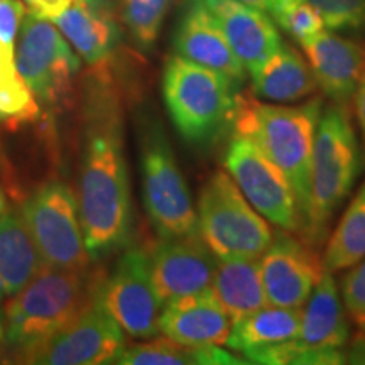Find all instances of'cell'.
Here are the masks:
<instances>
[{"instance_id": "obj_1", "label": "cell", "mask_w": 365, "mask_h": 365, "mask_svg": "<svg viewBox=\"0 0 365 365\" xmlns=\"http://www.w3.org/2000/svg\"><path fill=\"white\" fill-rule=\"evenodd\" d=\"M80 220L90 259H102L130 239L129 168L117 100L107 90L86 100L80 170Z\"/></svg>"}, {"instance_id": "obj_2", "label": "cell", "mask_w": 365, "mask_h": 365, "mask_svg": "<svg viewBox=\"0 0 365 365\" xmlns=\"http://www.w3.org/2000/svg\"><path fill=\"white\" fill-rule=\"evenodd\" d=\"M98 291L86 271L43 269L7 299L4 352L16 362H26L31 354L91 307Z\"/></svg>"}, {"instance_id": "obj_3", "label": "cell", "mask_w": 365, "mask_h": 365, "mask_svg": "<svg viewBox=\"0 0 365 365\" xmlns=\"http://www.w3.org/2000/svg\"><path fill=\"white\" fill-rule=\"evenodd\" d=\"M322 110V98L287 105L240 97L234 118V132L250 137L289 180L303 228L308 210L314 137Z\"/></svg>"}, {"instance_id": "obj_4", "label": "cell", "mask_w": 365, "mask_h": 365, "mask_svg": "<svg viewBox=\"0 0 365 365\" xmlns=\"http://www.w3.org/2000/svg\"><path fill=\"white\" fill-rule=\"evenodd\" d=\"M362 159L346 105L323 108L309 171V198L301 239L313 249L328 237L330 222L352 191Z\"/></svg>"}, {"instance_id": "obj_5", "label": "cell", "mask_w": 365, "mask_h": 365, "mask_svg": "<svg viewBox=\"0 0 365 365\" xmlns=\"http://www.w3.org/2000/svg\"><path fill=\"white\" fill-rule=\"evenodd\" d=\"M163 95L176 130L196 145L213 143L234 125L240 98L237 85L225 75L180 54L168 59Z\"/></svg>"}, {"instance_id": "obj_6", "label": "cell", "mask_w": 365, "mask_h": 365, "mask_svg": "<svg viewBox=\"0 0 365 365\" xmlns=\"http://www.w3.org/2000/svg\"><path fill=\"white\" fill-rule=\"evenodd\" d=\"M140 176L145 212L159 237L198 232V217L185 176L163 125L143 117L139 124Z\"/></svg>"}, {"instance_id": "obj_7", "label": "cell", "mask_w": 365, "mask_h": 365, "mask_svg": "<svg viewBox=\"0 0 365 365\" xmlns=\"http://www.w3.org/2000/svg\"><path fill=\"white\" fill-rule=\"evenodd\" d=\"M196 217L200 234L218 259H259L272 242L269 222L225 171H217L205 182Z\"/></svg>"}, {"instance_id": "obj_8", "label": "cell", "mask_w": 365, "mask_h": 365, "mask_svg": "<svg viewBox=\"0 0 365 365\" xmlns=\"http://www.w3.org/2000/svg\"><path fill=\"white\" fill-rule=\"evenodd\" d=\"M345 307L333 272L323 271L303 307L299 335L286 344L250 355V364L336 365L345 364L344 346L350 336Z\"/></svg>"}, {"instance_id": "obj_9", "label": "cell", "mask_w": 365, "mask_h": 365, "mask_svg": "<svg viewBox=\"0 0 365 365\" xmlns=\"http://www.w3.org/2000/svg\"><path fill=\"white\" fill-rule=\"evenodd\" d=\"M21 213L46 267L88 269L91 259L71 188L58 181L48 182L27 200Z\"/></svg>"}, {"instance_id": "obj_10", "label": "cell", "mask_w": 365, "mask_h": 365, "mask_svg": "<svg viewBox=\"0 0 365 365\" xmlns=\"http://www.w3.org/2000/svg\"><path fill=\"white\" fill-rule=\"evenodd\" d=\"M223 164L249 203L267 222L281 230L301 234L303 220L293 186L250 137L234 132Z\"/></svg>"}, {"instance_id": "obj_11", "label": "cell", "mask_w": 365, "mask_h": 365, "mask_svg": "<svg viewBox=\"0 0 365 365\" xmlns=\"http://www.w3.org/2000/svg\"><path fill=\"white\" fill-rule=\"evenodd\" d=\"M16 65L34 97L53 105L70 90L73 78L80 71V58L51 21L29 12L19 29Z\"/></svg>"}, {"instance_id": "obj_12", "label": "cell", "mask_w": 365, "mask_h": 365, "mask_svg": "<svg viewBox=\"0 0 365 365\" xmlns=\"http://www.w3.org/2000/svg\"><path fill=\"white\" fill-rule=\"evenodd\" d=\"M100 304L132 339L158 336L164 308L154 286L149 254L129 249L98 291Z\"/></svg>"}, {"instance_id": "obj_13", "label": "cell", "mask_w": 365, "mask_h": 365, "mask_svg": "<svg viewBox=\"0 0 365 365\" xmlns=\"http://www.w3.org/2000/svg\"><path fill=\"white\" fill-rule=\"evenodd\" d=\"M125 346V331L98 298L78 318L26 359L39 365L113 364Z\"/></svg>"}, {"instance_id": "obj_14", "label": "cell", "mask_w": 365, "mask_h": 365, "mask_svg": "<svg viewBox=\"0 0 365 365\" xmlns=\"http://www.w3.org/2000/svg\"><path fill=\"white\" fill-rule=\"evenodd\" d=\"M259 267L269 303L284 308H303L325 271L317 249L281 228L259 257Z\"/></svg>"}, {"instance_id": "obj_15", "label": "cell", "mask_w": 365, "mask_h": 365, "mask_svg": "<svg viewBox=\"0 0 365 365\" xmlns=\"http://www.w3.org/2000/svg\"><path fill=\"white\" fill-rule=\"evenodd\" d=\"M154 286L163 303L212 287L218 257L202 234L161 237L149 254Z\"/></svg>"}, {"instance_id": "obj_16", "label": "cell", "mask_w": 365, "mask_h": 365, "mask_svg": "<svg viewBox=\"0 0 365 365\" xmlns=\"http://www.w3.org/2000/svg\"><path fill=\"white\" fill-rule=\"evenodd\" d=\"M175 48L180 56L196 65L225 75L239 86L245 78V68L230 48L205 0H186L175 34Z\"/></svg>"}, {"instance_id": "obj_17", "label": "cell", "mask_w": 365, "mask_h": 365, "mask_svg": "<svg viewBox=\"0 0 365 365\" xmlns=\"http://www.w3.org/2000/svg\"><path fill=\"white\" fill-rule=\"evenodd\" d=\"M299 44L323 93L336 105L349 103L365 70L364 46L325 29Z\"/></svg>"}, {"instance_id": "obj_18", "label": "cell", "mask_w": 365, "mask_h": 365, "mask_svg": "<svg viewBox=\"0 0 365 365\" xmlns=\"http://www.w3.org/2000/svg\"><path fill=\"white\" fill-rule=\"evenodd\" d=\"M159 330L178 344L195 346L227 345L232 319L212 289L182 296L164 304Z\"/></svg>"}, {"instance_id": "obj_19", "label": "cell", "mask_w": 365, "mask_h": 365, "mask_svg": "<svg viewBox=\"0 0 365 365\" xmlns=\"http://www.w3.org/2000/svg\"><path fill=\"white\" fill-rule=\"evenodd\" d=\"M245 71L254 73L282 44L267 12L240 0H205Z\"/></svg>"}, {"instance_id": "obj_20", "label": "cell", "mask_w": 365, "mask_h": 365, "mask_svg": "<svg viewBox=\"0 0 365 365\" xmlns=\"http://www.w3.org/2000/svg\"><path fill=\"white\" fill-rule=\"evenodd\" d=\"M54 24L88 65L107 61L120 41V26L112 0H73Z\"/></svg>"}, {"instance_id": "obj_21", "label": "cell", "mask_w": 365, "mask_h": 365, "mask_svg": "<svg viewBox=\"0 0 365 365\" xmlns=\"http://www.w3.org/2000/svg\"><path fill=\"white\" fill-rule=\"evenodd\" d=\"M250 76L254 97L269 103L301 102L318 88L308 59L287 44H281Z\"/></svg>"}, {"instance_id": "obj_22", "label": "cell", "mask_w": 365, "mask_h": 365, "mask_svg": "<svg viewBox=\"0 0 365 365\" xmlns=\"http://www.w3.org/2000/svg\"><path fill=\"white\" fill-rule=\"evenodd\" d=\"M46 269L24 217L16 210L0 215V303L12 298Z\"/></svg>"}, {"instance_id": "obj_23", "label": "cell", "mask_w": 365, "mask_h": 365, "mask_svg": "<svg viewBox=\"0 0 365 365\" xmlns=\"http://www.w3.org/2000/svg\"><path fill=\"white\" fill-rule=\"evenodd\" d=\"M210 289L230 317L232 323L271 304L264 289L259 259H218Z\"/></svg>"}, {"instance_id": "obj_24", "label": "cell", "mask_w": 365, "mask_h": 365, "mask_svg": "<svg viewBox=\"0 0 365 365\" xmlns=\"http://www.w3.org/2000/svg\"><path fill=\"white\" fill-rule=\"evenodd\" d=\"M301 317L303 308L267 304L232 323L227 346L249 359L255 352L294 340L299 335Z\"/></svg>"}, {"instance_id": "obj_25", "label": "cell", "mask_w": 365, "mask_h": 365, "mask_svg": "<svg viewBox=\"0 0 365 365\" xmlns=\"http://www.w3.org/2000/svg\"><path fill=\"white\" fill-rule=\"evenodd\" d=\"M113 364L122 365H228L249 364L247 360L225 352L222 346H188L168 339H156L145 344L124 346Z\"/></svg>"}, {"instance_id": "obj_26", "label": "cell", "mask_w": 365, "mask_h": 365, "mask_svg": "<svg viewBox=\"0 0 365 365\" xmlns=\"http://www.w3.org/2000/svg\"><path fill=\"white\" fill-rule=\"evenodd\" d=\"M365 259V181L352 203L341 215L339 225L328 237L323 252V267L339 272Z\"/></svg>"}, {"instance_id": "obj_27", "label": "cell", "mask_w": 365, "mask_h": 365, "mask_svg": "<svg viewBox=\"0 0 365 365\" xmlns=\"http://www.w3.org/2000/svg\"><path fill=\"white\" fill-rule=\"evenodd\" d=\"M173 0H122V19L140 48L156 43Z\"/></svg>"}, {"instance_id": "obj_28", "label": "cell", "mask_w": 365, "mask_h": 365, "mask_svg": "<svg viewBox=\"0 0 365 365\" xmlns=\"http://www.w3.org/2000/svg\"><path fill=\"white\" fill-rule=\"evenodd\" d=\"M269 14L296 41H304L325 29L319 12L307 0H272Z\"/></svg>"}, {"instance_id": "obj_29", "label": "cell", "mask_w": 365, "mask_h": 365, "mask_svg": "<svg viewBox=\"0 0 365 365\" xmlns=\"http://www.w3.org/2000/svg\"><path fill=\"white\" fill-rule=\"evenodd\" d=\"M24 16L26 7L22 0L0 2V86L17 76L16 41Z\"/></svg>"}, {"instance_id": "obj_30", "label": "cell", "mask_w": 365, "mask_h": 365, "mask_svg": "<svg viewBox=\"0 0 365 365\" xmlns=\"http://www.w3.org/2000/svg\"><path fill=\"white\" fill-rule=\"evenodd\" d=\"M39 115L38 98L31 91L26 81L17 76L4 86H0V118L7 122H29Z\"/></svg>"}, {"instance_id": "obj_31", "label": "cell", "mask_w": 365, "mask_h": 365, "mask_svg": "<svg viewBox=\"0 0 365 365\" xmlns=\"http://www.w3.org/2000/svg\"><path fill=\"white\" fill-rule=\"evenodd\" d=\"M331 31H357L365 26V0H307Z\"/></svg>"}, {"instance_id": "obj_32", "label": "cell", "mask_w": 365, "mask_h": 365, "mask_svg": "<svg viewBox=\"0 0 365 365\" xmlns=\"http://www.w3.org/2000/svg\"><path fill=\"white\" fill-rule=\"evenodd\" d=\"M341 281V298L345 312L359 327L365 325V259L350 267Z\"/></svg>"}, {"instance_id": "obj_33", "label": "cell", "mask_w": 365, "mask_h": 365, "mask_svg": "<svg viewBox=\"0 0 365 365\" xmlns=\"http://www.w3.org/2000/svg\"><path fill=\"white\" fill-rule=\"evenodd\" d=\"M22 2L29 7L31 14L54 22L71 6L73 0H22Z\"/></svg>"}, {"instance_id": "obj_34", "label": "cell", "mask_w": 365, "mask_h": 365, "mask_svg": "<svg viewBox=\"0 0 365 365\" xmlns=\"http://www.w3.org/2000/svg\"><path fill=\"white\" fill-rule=\"evenodd\" d=\"M354 107H355V117H357V122L365 140V70L362 71V75H360L357 88H355Z\"/></svg>"}, {"instance_id": "obj_35", "label": "cell", "mask_w": 365, "mask_h": 365, "mask_svg": "<svg viewBox=\"0 0 365 365\" xmlns=\"http://www.w3.org/2000/svg\"><path fill=\"white\" fill-rule=\"evenodd\" d=\"M240 2L247 4V6H252L255 9H261V11L267 14L271 11V6H272V0H240Z\"/></svg>"}, {"instance_id": "obj_36", "label": "cell", "mask_w": 365, "mask_h": 365, "mask_svg": "<svg viewBox=\"0 0 365 365\" xmlns=\"http://www.w3.org/2000/svg\"><path fill=\"white\" fill-rule=\"evenodd\" d=\"M4 344H6V314L4 309L0 308V357L4 352Z\"/></svg>"}, {"instance_id": "obj_37", "label": "cell", "mask_w": 365, "mask_h": 365, "mask_svg": "<svg viewBox=\"0 0 365 365\" xmlns=\"http://www.w3.org/2000/svg\"><path fill=\"white\" fill-rule=\"evenodd\" d=\"M7 210V202H6V195H4V191L0 190V215H2L4 212Z\"/></svg>"}, {"instance_id": "obj_38", "label": "cell", "mask_w": 365, "mask_h": 365, "mask_svg": "<svg viewBox=\"0 0 365 365\" xmlns=\"http://www.w3.org/2000/svg\"><path fill=\"white\" fill-rule=\"evenodd\" d=\"M360 330H362V331L365 333V325H362V327H360Z\"/></svg>"}, {"instance_id": "obj_39", "label": "cell", "mask_w": 365, "mask_h": 365, "mask_svg": "<svg viewBox=\"0 0 365 365\" xmlns=\"http://www.w3.org/2000/svg\"><path fill=\"white\" fill-rule=\"evenodd\" d=\"M0 2H2V0H0Z\"/></svg>"}]
</instances>
